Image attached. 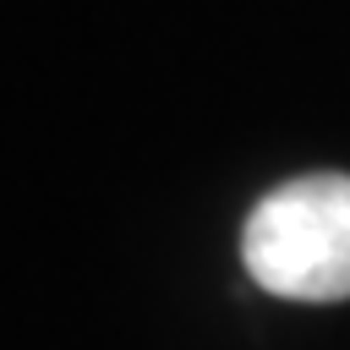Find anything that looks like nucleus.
I'll list each match as a JSON object with an SVG mask.
<instances>
[{"instance_id": "obj_1", "label": "nucleus", "mask_w": 350, "mask_h": 350, "mask_svg": "<svg viewBox=\"0 0 350 350\" xmlns=\"http://www.w3.org/2000/svg\"><path fill=\"white\" fill-rule=\"evenodd\" d=\"M246 273L284 301H350V175H301L252 202Z\"/></svg>"}]
</instances>
